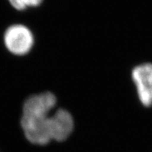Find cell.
I'll return each mask as SVG.
<instances>
[{"instance_id": "cell-6", "label": "cell", "mask_w": 152, "mask_h": 152, "mask_svg": "<svg viewBox=\"0 0 152 152\" xmlns=\"http://www.w3.org/2000/svg\"><path fill=\"white\" fill-rule=\"evenodd\" d=\"M10 5L16 10L22 11L29 7H35L41 4L43 0H9Z\"/></svg>"}, {"instance_id": "cell-1", "label": "cell", "mask_w": 152, "mask_h": 152, "mask_svg": "<svg viewBox=\"0 0 152 152\" xmlns=\"http://www.w3.org/2000/svg\"><path fill=\"white\" fill-rule=\"evenodd\" d=\"M34 42L33 32L23 24H12L3 34L6 50L16 56L26 55L34 48Z\"/></svg>"}, {"instance_id": "cell-2", "label": "cell", "mask_w": 152, "mask_h": 152, "mask_svg": "<svg viewBox=\"0 0 152 152\" xmlns=\"http://www.w3.org/2000/svg\"><path fill=\"white\" fill-rule=\"evenodd\" d=\"M50 116H22L20 125L25 137L36 145H46L52 140Z\"/></svg>"}, {"instance_id": "cell-5", "label": "cell", "mask_w": 152, "mask_h": 152, "mask_svg": "<svg viewBox=\"0 0 152 152\" xmlns=\"http://www.w3.org/2000/svg\"><path fill=\"white\" fill-rule=\"evenodd\" d=\"M50 126L52 140L62 142L67 140L74 130V118L67 110L58 109L50 115Z\"/></svg>"}, {"instance_id": "cell-4", "label": "cell", "mask_w": 152, "mask_h": 152, "mask_svg": "<svg viewBox=\"0 0 152 152\" xmlns=\"http://www.w3.org/2000/svg\"><path fill=\"white\" fill-rule=\"evenodd\" d=\"M56 105L57 98L52 92L32 95L24 102L22 116H50Z\"/></svg>"}, {"instance_id": "cell-3", "label": "cell", "mask_w": 152, "mask_h": 152, "mask_svg": "<svg viewBox=\"0 0 152 152\" xmlns=\"http://www.w3.org/2000/svg\"><path fill=\"white\" fill-rule=\"evenodd\" d=\"M131 77L141 104L147 107L152 106L151 63H143L134 67Z\"/></svg>"}]
</instances>
